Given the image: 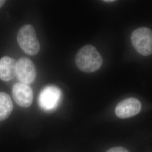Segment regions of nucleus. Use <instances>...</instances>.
<instances>
[{"mask_svg":"<svg viewBox=\"0 0 152 152\" xmlns=\"http://www.w3.org/2000/svg\"><path fill=\"white\" fill-rule=\"evenodd\" d=\"M106 152H129L127 149L124 147H114L109 149Z\"/></svg>","mask_w":152,"mask_h":152,"instance_id":"9d476101","label":"nucleus"},{"mask_svg":"<svg viewBox=\"0 0 152 152\" xmlns=\"http://www.w3.org/2000/svg\"><path fill=\"white\" fill-rule=\"evenodd\" d=\"M61 97V92L58 87L46 86L42 90L38 96V105L44 111L51 112L58 107Z\"/></svg>","mask_w":152,"mask_h":152,"instance_id":"20e7f679","label":"nucleus"},{"mask_svg":"<svg viewBox=\"0 0 152 152\" xmlns=\"http://www.w3.org/2000/svg\"><path fill=\"white\" fill-rule=\"evenodd\" d=\"M141 109V103L139 100L136 98H127L117 104L115 113L120 118H127L138 114Z\"/></svg>","mask_w":152,"mask_h":152,"instance_id":"0eeeda50","label":"nucleus"},{"mask_svg":"<svg viewBox=\"0 0 152 152\" xmlns=\"http://www.w3.org/2000/svg\"><path fill=\"white\" fill-rule=\"evenodd\" d=\"M12 94L14 101L20 107L27 108L32 104L33 92L28 85L22 83H15L12 87Z\"/></svg>","mask_w":152,"mask_h":152,"instance_id":"423d86ee","label":"nucleus"},{"mask_svg":"<svg viewBox=\"0 0 152 152\" xmlns=\"http://www.w3.org/2000/svg\"><path fill=\"white\" fill-rule=\"evenodd\" d=\"M13 110L10 96L5 92H0V121L7 119Z\"/></svg>","mask_w":152,"mask_h":152,"instance_id":"1a4fd4ad","label":"nucleus"},{"mask_svg":"<svg viewBox=\"0 0 152 152\" xmlns=\"http://www.w3.org/2000/svg\"><path fill=\"white\" fill-rule=\"evenodd\" d=\"M103 58L96 48L87 45L80 49L77 53L75 63L78 68L86 73L98 71L103 64Z\"/></svg>","mask_w":152,"mask_h":152,"instance_id":"f257e3e1","label":"nucleus"},{"mask_svg":"<svg viewBox=\"0 0 152 152\" xmlns=\"http://www.w3.org/2000/svg\"><path fill=\"white\" fill-rule=\"evenodd\" d=\"M132 44L137 53L143 56L152 54V31L145 27L139 28L131 34Z\"/></svg>","mask_w":152,"mask_h":152,"instance_id":"7ed1b4c3","label":"nucleus"},{"mask_svg":"<svg viewBox=\"0 0 152 152\" xmlns=\"http://www.w3.org/2000/svg\"><path fill=\"white\" fill-rule=\"evenodd\" d=\"M37 71L33 63L27 58H22L17 61L16 77L20 83L29 85L35 80Z\"/></svg>","mask_w":152,"mask_h":152,"instance_id":"39448f33","label":"nucleus"},{"mask_svg":"<svg viewBox=\"0 0 152 152\" xmlns=\"http://www.w3.org/2000/svg\"><path fill=\"white\" fill-rule=\"evenodd\" d=\"M17 41L20 48L27 54L34 56L37 54L40 45L34 28L30 24H25L19 30Z\"/></svg>","mask_w":152,"mask_h":152,"instance_id":"f03ea898","label":"nucleus"},{"mask_svg":"<svg viewBox=\"0 0 152 152\" xmlns=\"http://www.w3.org/2000/svg\"><path fill=\"white\" fill-rule=\"evenodd\" d=\"M5 1H4V0H0V7H2V6L4 5V4H5Z\"/></svg>","mask_w":152,"mask_h":152,"instance_id":"9b49d317","label":"nucleus"},{"mask_svg":"<svg viewBox=\"0 0 152 152\" xmlns=\"http://www.w3.org/2000/svg\"><path fill=\"white\" fill-rule=\"evenodd\" d=\"M17 61L14 59L5 56L0 59V79L9 81L16 76Z\"/></svg>","mask_w":152,"mask_h":152,"instance_id":"6e6552de","label":"nucleus"},{"mask_svg":"<svg viewBox=\"0 0 152 152\" xmlns=\"http://www.w3.org/2000/svg\"><path fill=\"white\" fill-rule=\"evenodd\" d=\"M114 1H112V0H110V1H104V2H114Z\"/></svg>","mask_w":152,"mask_h":152,"instance_id":"f8f14e48","label":"nucleus"}]
</instances>
